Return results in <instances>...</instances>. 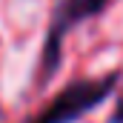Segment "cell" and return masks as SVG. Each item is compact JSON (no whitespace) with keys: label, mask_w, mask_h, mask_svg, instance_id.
Here are the masks:
<instances>
[{"label":"cell","mask_w":123,"mask_h":123,"mask_svg":"<svg viewBox=\"0 0 123 123\" xmlns=\"http://www.w3.org/2000/svg\"><path fill=\"white\" fill-rule=\"evenodd\" d=\"M117 80H120V72H112V74L94 77V80L69 83L46 109H40L26 123H74L77 117H83L86 112H92L94 106H100L109 94L115 92Z\"/></svg>","instance_id":"1"},{"label":"cell","mask_w":123,"mask_h":123,"mask_svg":"<svg viewBox=\"0 0 123 123\" xmlns=\"http://www.w3.org/2000/svg\"><path fill=\"white\" fill-rule=\"evenodd\" d=\"M109 6V0H60L55 17H52V29L43 46V57H40V80H49L55 74V69L60 66V52H63V37L66 31L89 17H97L103 9Z\"/></svg>","instance_id":"2"}]
</instances>
